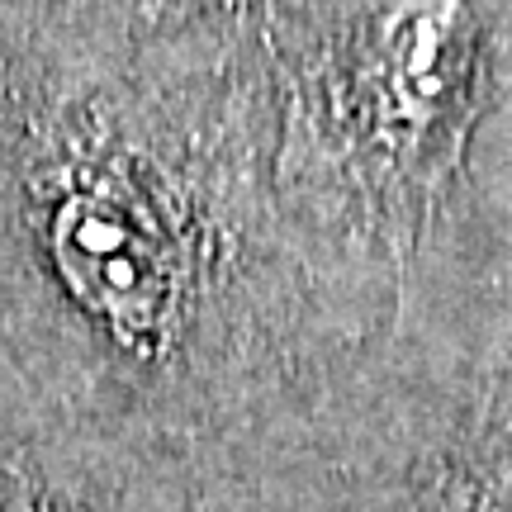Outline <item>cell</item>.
Listing matches in <instances>:
<instances>
[{
    "label": "cell",
    "mask_w": 512,
    "mask_h": 512,
    "mask_svg": "<svg viewBox=\"0 0 512 512\" xmlns=\"http://www.w3.org/2000/svg\"><path fill=\"white\" fill-rule=\"evenodd\" d=\"M366 328L285 200L275 76L0 86V342L53 408L190 460Z\"/></svg>",
    "instance_id": "cell-1"
},
{
    "label": "cell",
    "mask_w": 512,
    "mask_h": 512,
    "mask_svg": "<svg viewBox=\"0 0 512 512\" xmlns=\"http://www.w3.org/2000/svg\"><path fill=\"white\" fill-rule=\"evenodd\" d=\"M489 86L494 0H356L275 72L285 200L361 323L465 209Z\"/></svg>",
    "instance_id": "cell-2"
},
{
    "label": "cell",
    "mask_w": 512,
    "mask_h": 512,
    "mask_svg": "<svg viewBox=\"0 0 512 512\" xmlns=\"http://www.w3.org/2000/svg\"><path fill=\"white\" fill-rule=\"evenodd\" d=\"M0 512H200L190 460L114 437L38 399L0 394Z\"/></svg>",
    "instance_id": "cell-3"
},
{
    "label": "cell",
    "mask_w": 512,
    "mask_h": 512,
    "mask_svg": "<svg viewBox=\"0 0 512 512\" xmlns=\"http://www.w3.org/2000/svg\"><path fill=\"white\" fill-rule=\"evenodd\" d=\"M470 219L512 261V0H494V86L470 157Z\"/></svg>",
    "instance_id": "cell-4"
}]
</instances>
